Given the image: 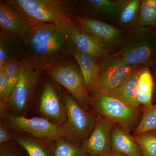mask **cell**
Listing matches in <instances>:
<instances>
[{"label": "cell", "instance_id": "31", "mask_svg": "<svg viewBox=\"0 0 156 156\" xmlns=\"http://www.w3.org/2000/svg\"><path fill=\"white\" fill-rule=\"evenodd\" d=\"M152 68V73L153 76L154 84V95H156V66Z\"/></svg>", "mask_w": 156, "mask_h": 156}, {"label": "cell", "instance_id": "14", "mask_svg": "<svg viewBox=\"0 0 156 156\" xmlns=\"http://www.w3.org/2000/svg\"><path fill=\"white\" fill-rule=\"evenodd\" d=\"M20 13L11 7L5 1H0V27L19 38L25 27L30 24Z\"/></svg>", "mask_w": 156, "mask_h": 156}, {"label": "cell", "instance_id": "5", "mask_svg": "<svg viewBox=\"0 0 156 156\" xmlns=\"http://www.w3.org/2000/svg\"><path fill=\"white\" fill-rule=\"evenodd\" d=\"M66 59L50 68L46 72V73L88 110V106L92 102V98L89 96L81 70L79 65Z\"/></svg>", "mask_w": 156, "mask_h": 156}, {"label": "cell", "instance_id": "25", "mask_svg": "<svg viewBox=\"0 0 156 156\" xmlns=\"http://www.w3.org/2000/svg\"><path fill=\"white\" fill-rule=\"evenodd\" d=\"M55 156H89L82 144L62 138L55 141Z\"/></svg>", "mask_w": 156, "mask_h": 156}, {"label": "cell", "instance_id": "19", "mask_svg": "<svg viewBox=\"0 0 156 156\" xmlns=\"http://www.w3.org/2000/svg\"><path fill=\"white\" fill-rule=\"evenodd\" d=\"M154 80L150 67H143L137 80L136 99L144 107L153 105L154 93Z\"/></svg>", "mask_w": 156, "mask_h": 156}, {"label": "cell", "instance_id": "28", "mask_svg": "<svg viewBox=\"0 0 156 156\" xmlns=\"http://www.w3.org/2000/svg\"><path fill=\"white\" fill-rule=\"evenodd\" d=\"M0 156H28L22 147L13 141L0 145Z\"/></svg>", "mask_w": 156, "mask_h": 156}, {"label": "cell", "instance_id": "24", "mask_svg": "<svg viewBox=\"0 0 156 156\" xmlns=\"http://www.w3.org/2000/svg\"><path fill=\"white\" fill-rule=\"evenodd\" d=\"M82 5L91 13L117 15L119 8L118 1L108 0H87L81 1Z\"/></svg>", "mask_w": 156, "mask_h": 156}, {"label": "cell", "instance_id": "1", "mask_svg": "<svg viewBox=\"0 0 156 156\" xmlns=\"http://www.w3.org/2000/svg\"><path fill=\"white\" fill-rule=\"evenodd\" d=\"M73 20L58 24H29L19 37L25 65L42 74L72 56L76 49L70 35Z\"/></svg>", "mask_w": 156, "mask_h": 156}, {"label": "cell", "instance_id": "16", "mask_svg": "<svg viewBox=\"0 0 156 156\" xmlns=\"http://www.w3.org/2000/svg\"><path fill=\"white\" fill-rule=\"evenodd\" d=\"M22 46L19 38L0 30V70L10 62L23 60Z\"/></svg>", "mask_w": 156, "mask_h": 156}, {"label": "cell", "instance_id": "35", "mask_svg": "<svg viewBox=\"0 0 156 156\" xmlns=\"http://www.w3.org/2000/svg\"><path fill=\"white\" fill-rule=\"evenodd\" d=\"M89 156H90V155H89Z\"/></svg>", "mask_w": 156, "mask_h": 156}, {"label": "cell", "instance_id": "12", "mask_svg": "<svg viewBox=\"0 0 156 156\" xmlns=\"http://www.w3.org/2000/svg\"><path fill=\"white\" fill-rule=\"evenodd\" d=\"M70 35L76 49L96 61L107 55L108 52L103 43L97 38L82 30L75 19L71 23Z\"/></svg>", "mask_w": 156, "mask_h": 156}, {"label": "cell", "instance_id": "2", "mask_svg": "<svg viewBox=\"0 0 156 156\" xmlns=\"http://www.w3.org/2000/svg\"><path fill=\"white\" fill-rule=\"evenodd\" d=\"M6 2L30 23L58 24L77 16L75 2L68 0H9Z\"/></svg>", "mask_w": 156, "mask_h": 156}, {"label": "cell", "instance_id": "6", "mask_svg": "<svg viewBox=\"0 0 156 156\" xmlns=\"http://www.w3.org/2000/svg\"><path fill=\"white\" fill-rule=\"evenodd\" d=\"M119 55L125 62L132 66H156V35L154 29H144L142 37L130 39Z\"/></svg>", "mask_w": 156, "mask_h": 156}, {"label": "cell", "instance_id": "13", "mask_svg": "<svg viewBox=\"0 0 156 156\" xmlns=\"http://www.w3.org/2000/svg\"><path fill=\"white\" fill-rule=\"evenodd\" d=\"M75 20L80 28L87 33L97 38L107 47V45L117 42L119 39V29L95 18H84L78 16Z\"/></svg>", "mask_w": 156, "mask_h": 156}, {"label": "cell", "instance_id": "20", "mask_svg": "<svg viewBox=\"0 0 156 156\" xmlns=\"http://www.w3.org/2000/svg\"><path fill=\"white\" fill-rule=\"evenodd\" d=\"M72 56L80 68L88 90H92L99 73V64L94 58L76 49Z\"/></svg>", "mask_w": 156, "mask_h": 156}, {"label": "cell", "instance_id": "22", "mask_svg": "<svg viewBox=\"0 0 156 156\" xmlns=\"http://www.w3.org/2000/svg\"><path fill=\"white\" fill-rule=\"evenodd\" d=\"M156 25V0H142L135 27L140 28Z\"/></svg>", "mask_w": 156, "mask_h": 156}, {"label": "cell", "instance_id": "21", "mask_svg": "<svg viewBox=\"0 0 156 156\" xmlns=\"http://www.w3.org/2000/svg\"><path fill=\"white\" fill-rule=\"evenodd\" d=\"M119 3L118 20L120 24L129 27L136 25L141 1L124 0L118 1Z\"/></svg>", "mask_w": 156, "mask_h": 156}, {"label": "cell", "instance_id": "11", "mask_svg": "<svg viewBox=\"0 0 156 156\" xmlns=\"http://www.w3.org/2000/svg\"><path fill=\"white\" fill-rule=\"evenodd\" d=\"M114 123L99 118L92 133L82 145L90 156H107L112 152L111 133Z\"/></svg>", "mask_w": 156, "mask_h": 156}, {"label": "cell", "instance_id": "34", "mask_svg": "<svg viewBox=\"0 0 156 156\" xmlns=\"http://www.w3.org/2000/svg\"><path fill=\"white\" fill-rule=\"evenodd\" d=\"M154 31L155 34L156 35V25L155 27L154 28Z\"/></svg>", "mask_w": 156, "mask_h": 156}, {"label": "cell", "instance_id": "7", "mask_svg": "<svg viewBox=\"0 0 156 156\" xmlns=\"http://www.w3.org/2000/svg\"><path fill=\"white\" fill-rule=\"evenodd\" d=\"M99 73L92 90L111 95L126 78L139 67L126 63L119 55L109 56L99 64Z\"/></svg>", "mask_w": 156, "mask_h": 156}, {"label": "cell", "instance_id": "26", "mask_svg": "<svg viewBox=\"0 0 156 156\" xmlns=\"http://www.w3.org/2000/svg\"><path fill=\"white\" fill-rule=\"evenodd\" d=\"M156 129V104L144 107L142 119L135 130L136 135L150 132Z\"/></svg>", "mask_w": 156, "mask_h": 156}, {"label": "cell", "instance_id": "29", "mask_svg": "<svg viewBox=\"0 0 156 156\" xmlns=\"http://www.w3.org/2000/svg\"><path fill=\"white\" fill-rule=\"evenodd\" d=\"M14 141L13 132L9 129L5 122L0 121V145L6 144Z\"/></svg>", "mask_w": 156, "mask_h": 156}, {"label": "cell", "instance_id": "27", "mask_svg": "<svg viewBox=\"0 0 156 156\" xmlns=\"http://www.w3.org/2000/svg\"><path fill=\"white\" fill-rule=\"evenodd\" d=\"M134 140L142 151L143 156H156V136L148 132L136 135Z\"/></svg>", "mask_w": 156, "mask_h": 156}, {"label": "cell", "instance_id": "23", "mask_svg": "<svg viewBox=\"0 0 156 156\" xmlns=\"http://www.w3.org/2000/svg\"><path fill=\"white\" fill-rule=\"evenodd\" d=\"M25 65L23 60H16L9 62L2 69L8 84L7 101L19 80Z\"/></svg>", "mask_w": 156, "mask_h": 156}, {"label": "cell", "instance_id": "9", "mask_svg": "<svg viewBox=\"0 0 156 156\" xmlns=\"http://www.w3.org/2000/svg\"><path fill=\"white\" fill-rule=\"evenodd\" d=\"M92 91V102L104 118L123 125H129L136 119L138 114L137 109L128 106L112 95Z\"/></svg>", "mask_w": 156, "mask_h": 156}, {"label": "cell", "instance_id": "4", "mask_svg": "<svg viewBox=\"0 0 156 156\" xmlns=\"http://www.w3.org/2000/svg\"><path fill=\"white\" fill-rule=\"evenodd\" d=\"M0 114L1 119L5 122L11 131L26 133L38 139L50 142L65 138L63 126L55 125L44 118H27L8 111Z\"/></svg>", "mask_w": 156, "mask_h": 156}, {"label": "cell", "instance_id": "8", "mask_svg": "<svg viewBox=\"0 0 156 156\" xmlns=\"http://www.w3.org/2000/svg\"><path fill=\"white\" fill-rule=\"evenodd\" d=\"M42 74L25 65L19 80L6 102L7 111L25 116Z\"/></svg>", "mask_w": 156, "mask_h": 156}, {"label": "cell", "instance_id": "32", "mask_svg": "<svg viewBox=\"0 0 156 156\" xmlns=\"http://www.w3.org/2000/svg\"><path fill=\"white\" fill-rule=\"evenodd\" d=\"M126 156L125 155H124L122 154H120L119 153H118L115 152L114 151L112 152L110 154L108 155V156Z\"/></svg>", "mask_w": 156, "mask_h": 156}, {"label": "cell", "instance_id": "17", "mask_svg": "<svg viewBox=\"0 0 156 156\" xmlns=\"http://www.w3.org/2000/svg\"><path fill=\"white\" fill-rule=\"evenodd\" d=\"M111 144L113 151L126 156H143L140 147L134 138L119 128L112 130Z\"/></svg>", "mask_w": 156, "mask_h": 156}, {"label": "cell", "instance_id": "30", "mask_svg": "<svg viewBox=\"0 0 156 156\" xmlns=\"http://www.w3.org/2000/svg\"><path fill=\"white\" fill-rule=\"evenodd\" d=\"M8 84L6 82L2 70H0V101H7Z\"/></svg>", "mask_w": 156, "mask_h": 156}, {"label": "cell", "instance_id": "3", "mask_svg": "<svg viewBox=\"0 0 156 156\" xmlns=\"http://www.w3.org/2000/svg\"><path fill=\"white\" fill-rule=\"evenodd\" d=\"M58 91L67 111V119L63 126L66 132L65 138L83 144L92 133L97 119L64 88L58 86Z\"/></svg>", "mask_w": 156, "mask_h": 156}, {"label": "cell", "instance_id": "18", "mask_svg": "<svg viewBox=\"0 0 156 156\" xmlns=\"http://www.w3.org/2000/svg\"><path fill=\"white\" fill-rule=\"evenodd\" d=\"M143 67L133 72L111 94L128 106L137 109L140 105L136 99V85L138 77Z\"/></svg>", "mask_w": 156, "mask_h": 156}, {"label": "cell", "instance_id": "10", "mask_svg": "<svg viewBox=\"0 0 156 156\" xmlns=\"http://www.w3.org/2000/svg\"><path fill=\"white\" fill-rule=\"evenodd\" d=\"M39 110L51 122L63 126L67 119V111L53 84L47 82L42 89L39 101Z\"/></svg>", "mask_w": 156, "mask_h": 156}, {"label": "cell", "instance_id": "15", "mask_svg": "<svg viewBox=\"0 0 156 156\" xmlns=\"http://www.w3.org/2000/svg\"><path fill=\"white\" fill-rule=\"evenodd\" d=\"M12 131L14 141L25 151L28 156H55V142L38 139L22 132Z\"/></svg>", "mask_w": 156, "mask_h": 156}, {"label": "cell", "instance_id": "33", "mask_svg": "<svg viewBox=\"0 0 156 156\" xmlns=\"http://www.w3.org/2000/svg\"><path fill=\"white\" fill-rule=\"evenodd\" d=\"M151 133H152V134H153L155 136H156V129L154 130H153V131H150Z\"/></svg>", "mask_w": 156, "mask_h": 156}]
</instances>
